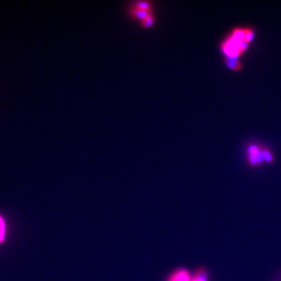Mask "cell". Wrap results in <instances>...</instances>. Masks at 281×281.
Segmentation results:
<instances>
[{
  "label": "cell",
  "instance_id": "6da1fadb",
  "mask_svg": "<svg viewBox=\"0 0 281 281\" xmlns=\"http://www.w3.org/2000/svg\"><path fill=\"white\" fill-rule=\"evenodd\" d=\"M255 32L251 28H236L220 44V50L225 57L238 58L249 48L255 39Z\"/></svg>",
  "mask_w": 281,
  "mask_h": 281
},
{
  "label": "cell",
  "instance_id": "7a4b0ae2",
  "mask_svg": "<svg viewBox=\"0 0 281 281\" xmlns=\"http://www.w3.org/2000/svg\"><path fill=\"white\" fill-rule=\"evenodd\" d=\"M247 159L250 166L252 167H258L263 164V147H259L256 145H250L248 146Z\"/></svg>",
  "mask_w": 281,
  "mask_h": 281
},
{
  "label": "cell",
  "instance_id": "3957f363",
  "mask_svg": "<svg viewBox=\"0 0 281 281\" xmlns=\"http://www.w3.org/2000/svg\"><path fill=\"white\" fill-rule=\"evenodd\" d=\"M192 274L189 269L179 268L173 270L168 276L166 281H191Z\"/></svg>",
  "mask_w": 281,
  "mask_h": 281
},
{
  "label": "cell",
  "instance_id": "277c9868",
  "mask_svg": "<svg viewBox=\"0 0 281 281\" xmlns=\"http://www.w3.org/2000/svg\"><path fill=\"white\" fill-rule=\"evenodd\" d=\"M127 13H128L130 18H133V19L139 20L140 21L149 14H154V11L140 9L138 7H135V6L131 5L130 4V5L128 7V9H127Z\"/></svg>",
  "mask_w": 281,
  "mask_h": 281
},
{
  "label": "cell",
  "instance_id": "5b68a950",
  "mask_svg": "<svg viewBox=\"0 0 281 281\" xmlns=\"http://www.w3.org/2000/svg\"><path fill=\"white\" fill-rule=\"evenodd\" d=\"M191 281H210L208 271L203 267L198 268L192 273Z\"/></svg>",
  "mask_w": 281,
  "mask_h": 281
},
{
  "label": "cell",
  "instance_id": "8992f818",
  "mask_svg": "<svg viewBox=\"0 0 281 281\" xmlns=\"http://www.w3.org/2000/svg\"><path fill=\"white\" fill-rule=\"evenodd\" d=\"M224 61H225V64L227 65V67L231 70L239 71L242 69V63L238 58L225 57Z\"/></svg>",
  "mask_w": 281,
  "mask_h": 281
},
{
  "label": "cell",
  "instance_id": "52a82bcc",
  "mask_svg": "<svg viewBox=\"0 0 281 281\" xmlns=\"http://www.w3.org/2000/svg\"><path fill=\"white\" fill-rule=\"evenodd\" d=\"M7 226L5 218L0 214V245H3L7 239Z\"/></svg>",
  "mask_w": 281,
  "mask_h": 281
},
{
  "label": "cell",
  "instance_id": "ba28073f",
  "mask_svg": "<svg viewBox=\"0 0 281 281\" xmlns=\"http://www.w3.org/2000/svg\"><path fill=\"white\" fill-rule=\"evenodd\" d=\"M131 5L138 7L140 9L154 11V2L152 1H133L130 3Z\"/></svg>",
  "mask_w": 281,
  "mask_h": 281
},
{
  "label": "cell",
  "instance_id": "9c48e42d",
  "mask_svg": "<svg viewBox=\"0 0 281 281\" xmlns=\"http://www.w3.org/2000/svg\"><path fill=\"white\" fill-rule=\"evenodd\" d=\"M156 22V17L154 14H149L143 19L140 21V24L143 28H150Z\"/></svg>",
  "mask_w": 281,
  "mask_h": 281
},
{
  "label": "cell",
  "instance_id": "30bf717a",
  "mask_svg": "<svg viewBox=\"0 0 281 281\" xmlns=\"http://www.w3.org/2000/svg\"><path fill=\"white\" fill-rule=\"evenodd\" d=\"M263 156L264 160L265 162H268V163H271V162L274 161V156H273V154L267 148H265L263 147Z\"/></svg>",
  "mask_w": 281,
  "mask_h": 281
}]
</instances>
